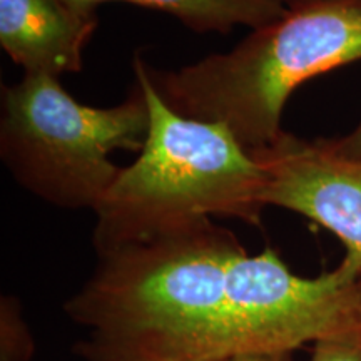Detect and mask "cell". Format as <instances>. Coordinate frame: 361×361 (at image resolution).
<instances>
[{"mask_svg":"<svg viewBox=\"0 0 361 361\" xmlns=\"http://www.w3.org/2000/svg\"><path fill=\"white\" fill-rule=\"evenodd\" d=\"M250 152L264 174V206L329 229L346 247L341 263L361 273V159L338 151L333 139L310 141L286 130Z\"/></svg>","mask_w":361,"mask_h":361,"instance_id":"cell-6","label":"cell"},{"mask_svg":"<svg viewBox=\"0 0 361 361\" xmlns=\"http://www.w3.org/2000/svg\"><path fill=\"white\" fill-rule=\"evenodd\" d=\"M226 326L228 356L293 353L306 343L360 335L361 273L340 263L303 278L271 247L243 251L226 276Z\"/></svg>","mask_w":361,"mask_h":361,"instance_id":"cell-5","label":"cell"},{"mask_svg":"<svg viewBox=\"0 0 361 361\" xmlns=\"http://www.w3.org/2000/svg\"><path fill=\"white\" fill-rule=\"evenodd\" d=\"M361 61V0H319L288 8L231 51L178 71L149 69L174 112L221 123L247 151L279 134L288 99L306 80Z\"/></svg>","mask_w":361,"mask_h":361,"instance_id":"cell-3","label":"cell"},{"mask_svg":"<svg viewBox=\"0 0 361 361\" xmlns=\"http://www.w3.org/2000/svg\"><path fill=\"white\" fill-rule=\"evenodd\" d=\"M221 361H293L291 353H241Z\"/></svg>","mask_w":361,"mask_h":361,"instance_id":"cell-12","label":"cell"},{"mask_svg":"<svg viewBox=\"0 0 361 361\" xmlns=\"http://www.w3.org/2000/svg\"><path fill=\"white\" fill-rule=\"evenodd\" d=\"M80 12H96L104 2H128L161 11L183 22L194 32L229 34L236 27L268 25L281 19L288 7L281 0H64Z\"/></svg>","mask_w":361,"mask_h":361,"instance_id":"cell-8","label":"cell"},{"mask_svg":"<svg viewBox=\"0 0 361 361\" xmlns=\"http://www.w3.org/2000/svg\"><path fill=\"white\" fill-rule=\"evenodd\" d=\"M281 2L286 6L288 8H293V7H301V6H306V4H313V2H319V0H281Z\"/></svg>","mask_w":361,"mask_h":361,"instance_id":"cell-13","label":"cell"},{"mask_svg":"<svg viewBox=\"0 0 361 361\" xmlns=\"http://www.w3.org/2000/svg\"><path fill=\"white\" fill-rule=\"evenodd\" d=\"M35 353L34 336L22 313L17 298L0 300V361H32Z\"/></svg>","mask_w":361,"mask_h":361,"instance_id":"cell-9","label":"cell"},{"mask_svg":"<svg viewBox=\"0 0 361 361\" xmlns=\"http://www.w3.org/2000/svg\"><path fill=\"white\" fill-rule=\"evenodd\" d=\"M246 251L236 234L204 219L102 252L92 276L66 301L84 328V361H221L226 276Z\"/></svg>","mask_w":361,"mask_h":361,"instance_id":"cell-1","label":"cell"},{"mask_svg":"<svg viewBox=\"0 0 361 361\" xmlns=\"http://www.w3.org/2000/svg\"><path fill=\"white\" fill-rule=\"evenodd\" d=\"M333 144H335V147L340 152H343V154L355 157V159H361V121L348 135L340 139H333Z\"/></svg>","mask_w":361,"mask_h":361,"instance_id":"cell-11","label":"cell"},{"mask_svg":"<svg viewBox=\"0 0 361 361\" xmlns=\"http://www.w3.org/2000/svg\"><path fill=\"white\" fill-rule=\"evenodd\" d=\"M151 126L139 157L121 169L94 211L97 255L147 241L204 219L263 221L259 162L221 123L180 116L162 101L144 59L134 57Z\"/></svg>","mask_w":361,"mask_h":361,"instance_id":"cell-2","label":"cell"},{"mask_svg":"<svg viewBox=\"0 0 361 361\" xmlns=\"http://www.w3.org/2000/svg\"><path fill=\"white\" fill-rule=\"evenodd\" d=\"M310 361H361V333L316 343Z\"/></svg>","mask_w":361,"mask_h":361,"instance_id":"cell-10","label":"cell"},{"mask_svg":"<svg viewBox=\"0 0 361 361\" xmlns=\"http://www.w3.org/2000/svg\"><path fill=\"white\" fill-rule=\"evenodd\" d=\"M151 112L135 80L128 99L90 107L67 92L61 79L24 74L2 90L0 157L13 179L62 209H92L121 169L114 151L141 152Z\"/></svg>","mask_w":361,"mask_h":361,"instance_id":"cell-4","label":"cell"},{"mask_svg":"<svg viewBox=\"0 0 361 361\" xmlns=\"http://www.w3.org/2000/svg\"><path fill=\"white\" fill-rule=\"evenodd\" d=\"M97 25L96 12H80L64 0H0V45L24 74L79 72Z\"/></svg>","mask_w":361,"mask_h":361,"instance_id":"cell-7","label":"cell"}]
</instances>
